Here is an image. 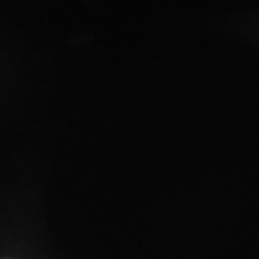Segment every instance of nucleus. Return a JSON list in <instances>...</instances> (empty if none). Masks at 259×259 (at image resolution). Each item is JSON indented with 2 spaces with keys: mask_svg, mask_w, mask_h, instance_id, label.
<instances>
[]
</instances>
